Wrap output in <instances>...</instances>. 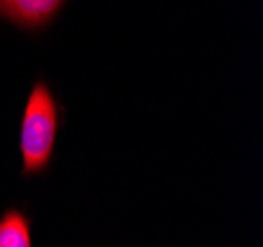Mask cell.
Segmentation results:
<instances>
[{
	"label": "cell",
	"mask_w": 263,
	"mask_h": 247,
	"mask_svg": "<svg viewBox=\"0 0 263 247\" xmlns=\"http://www.w3.org/2000/svg\"><path fill=\"white\" fill-rule=\"evenodd\" d=\"M63 108L45 81H37L26 98L20 120L22 177L44 175L53 161Z\"/></svg>",
	"instance_id": "cell-1"
},
{
	"label": "cell",
	"mask_w": 263,
	"mask_h": 247,
	"mask_svg": "<svg viewBox=\"0 0 263 247\" xmlns=\"http://www.w3.org/2000/svg\"><path fill=\"white\" fill-rule=\"evenodd\" d=\"M67 0H0V18L28 33L49 28Z\"/></svg>",
	"instance_id": "cell-2"
},
{
	"label": "cell",
	"mask_w": 263,
	"mask_h": 247,
	"mask_svg": "<svg viewBox=\"0 0 263 247\" xmlns=\"http://www.w3.org/2000/svg\"><path fill=\"white\" fill-rule=\"evenodd\" d=\"M0 247H33L32 220L20 208H8L0 216Z\"/></svg>",
	"instance_id": "cell-3"
}]
</instances>
